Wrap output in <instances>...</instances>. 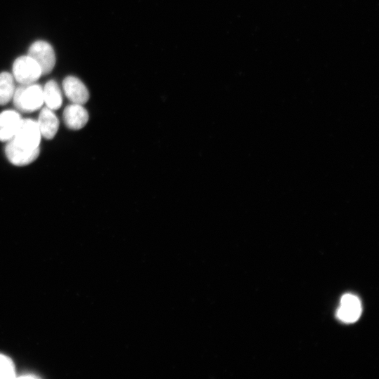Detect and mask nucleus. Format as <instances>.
<instances>
[{
	"label": "nucleus",
	"instance_id": "f257e3e1",
	"mask_svg": "<svg viewBox=\"0 0 379 379\" xmlns=\"http://www.w3.org/2000/svg\"><path fill=\"white\" fill-rule=\"evenodd\" d=\"M12 99L15 107L20 112H34L44 104L43 87L34 83L21 85L15 88Z\"/></svg>",
	"mask_w": 379,
	"mask_h": 379
},
{
	"label": "nucleus",
	"instance_id": "f03ea898",
	"mask_svg": "<svg viewBox=\"0 0 379 379\" xmlns=\"http://www.w3.org/2000/svg\"><path fill=\"white\" fill-rule=\"evenodd\" d=\"M14 79L21 85L34 84L42 75L38 64L29 55L18 58L13 65Z\"/></svg>",
	"mask_w": 379,
	"mask_h": 379
},
{
	"label": "nucleus",
	"instance_id": "7ed1b4c3",
	"mask_svg": "<svg viewBox=\"0 0 379 379\" xmlns=\"http://www.w3.org/2000/svg\"><path fill=\"white\" fill-rule=\"evenodd\" d=\"M41 138L36 121L30 119H22L11 140L22 147L34 149L39 148Z\"/></svg>",
	"mask_w": 379,
	"mask_h": 379
},
{
	"label": "nucleus",
	"instance_id": "20e7f679",
	"mask_svg": "<svg viewBox=\"0 0 379 379\" xmlns=\"http://www.w3.org/2000/svg\"><path fill=\"white\" fill-rule=\"evenodd\" d=\"M27 55L31 57L41 68L42 74L50 73L55 64V55L53 47L46 41H36L29 47Z\"/></svg>",
	"mask_w": 379,
	"mask_h": 379
},
{
	"label": "nucleus",
	"instance_id": "39448f33",
	"mask_svg": "<svg viewBox=\"0 0 379 379\" xmlns=\"http://www.w3.org/2000/svg\"><path fill=\"white\" fill-rule=\"evenodd\" d=\"M361 311V303L359 298L355 295L347 293L340 299L337 317L343 322L353 323L359 319Z\"/></svg>",
	"mask_w": 379,
	"mask_h": 379
},
{
	"label": "nucleus",
	"instance_id": "423d86ee",
	"mask_svg": "<svg viewBox=\"0 0 379 379\" xmlns=\"http://www.w3.org/2000/svg\"><path fill=\"white\" fill-rule=\"evenodd\" d=\"M39 148L30 149L16 144L13 140L7 141L6 155L9 161L15 166H25L33 162L39 156Z\"/></svg>",
	"mask_w": 379,
	"mask_h": 379
},
{
	"label": "nucleus",
	"instance_id": "0eeeda50",
	"mask_svg": "<svg viewBox=\"0 0 379 379\" xmlns=\"http://www.w3.org/2000/svg\"><path fill=\"white\" fill-rule=\"evenodd\" d=\"M62 88L72 103L84 105L88 100L89 93L86 86L75 77H67L62 81Z\"/></svg>",
	"mask_w": 379,
	"mask_h": 379
},
{
	"label": "nucleus",
	"instance_id": "6e6552de",
	"mask_svg": "<svg viewBox=\"0 0 379 379\" xmlns=\"http://www.w3.org/2000/svg\"><path fill=\"white\" fill-rule=\"evenodd\" d=\"M65 125L72 130H79L88 122V113L82 105L72 103L63 112Z\"/></svg>",
	"mask_w": 379,
	"mask_h": 379
},
{
	"label": "nucleus",
	"instance_id": "1a4fd4ad",
	"mask_svg": "<svg viewBox=\"0 0 379 379\" xmlns=\"http://www.w3.org/2000/svg\"><path fill=\"white\" fill-rule=\"evenodd\" d=\"M20 114L13 110H6L0 114V141L7 142L17 131L21 122Z\"/></svg>",
	"mask_w": 379,
	"mask_h": 379
},
{
	"label": "nucleus",
	"instance_id": "9d476101",
	"mask_svg": "<svg viewBox=\"0 0 379 379\" xmlns=\"http://www.w3.org/2000/svg\"><path fill=\"white\" fill-rule=\"evenodd\" d=\"M47 107L43 108L36 121L41 136L46 139H52L58 132L59 121L53 112Z\"/></svg>",
	"mask_w": 379,
	"mask_h": 379
},
{
	"label": "nucleus",
	"instance_id": "9b49d317",
	"mask_svg": "<svg viewBox=\"0 0 379 379\" xmlns=\"http://www.w3.org/2000/svg\"><path fill=\"white\" fill-rule=\"evenodd\" d=\"M43 98L44 103H46V107L52 110L59 109L62 103V98L61 91L58 84L50 80L46 83L43 87Z\"/></svg>",
	"mask_w": 379,
	"mask_h": 379
},
{
	"label": "nucleus",
	"instance_id": "f8f14e48",
	"mask_svg": "<svg viewBox=\"0 0 379 379\" xmlns=\"http://www.w3.org/2000/svg\"><path fill=\"white\" fill-rule=\"evenodd\" d=\"M14 81L11 74L0 73V105H6L13 98L15 90Z\"/></svg>",
	"mask_w": 379,
	"mask_h": 379
},
{
	"label": "nucleus",
	"instance_id": "ddd939ff",
	"mask_svg": "<svg viewBox=\"0 0 379 379\" xmlns=\"http://www.w3.org/2000/svg\"><path fill=\"white\" fill-rule=\"evenodd\" d=\"M15 378V371L12 359L0 353V378Z\"/></svg>",
	"mask_w": 379,
	"mask_h": 379
},
{
	"label": "nucleus",
	"instance_id": "4468645a",
	"mask_svg": "<svg viewBox=\"0 0 379 379\" xmlns=\"http://www.w3.org/2000/svg\"><path fill=\"white\" fill-rule=\"evenodd\" d=\"M20 378H38L36 375H21L20 376Z\"/></svg>",
	"mask_w": 379,
	"mask_h": 379
}]
</instances>
